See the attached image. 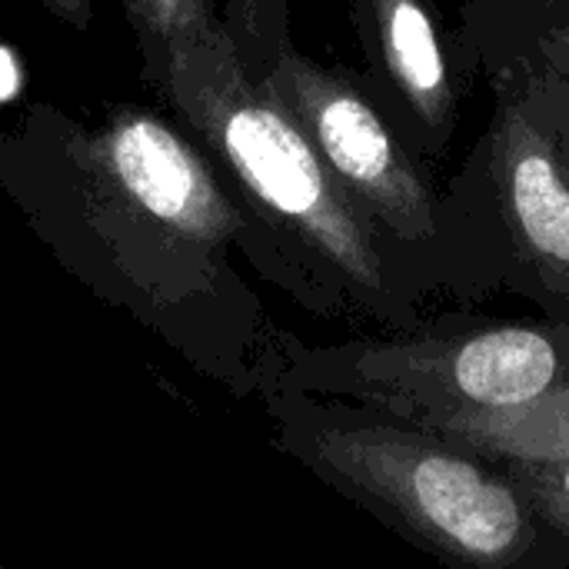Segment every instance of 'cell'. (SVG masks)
I'll return each instance as SVG.
<instances>
[{
  "label": "cell",
  "instance_id": "6da1fadb",
  "mask_svg": "<svg viewBox=\"0 0 569 569\" xmlns=\"http://www.w3.org/2000/svg\"><path fill=\"white\" fill-rule=\"evenodd\" d=\"M10 187L60 263L197 377L233 397L277 383L287 330L230 263L243 210L163 117L120 107L63 143L53 173Z\"/></svg>",
  "mask_w": 569,
  "mask_h": 569
},
{
  "label": "cell",
  "instance_id": "7a4b0ae2",
  "mask_svg": "<svg viewBox=\"0 0 569 569\" xmlns=\"http://www.w3.org/2000/svg\"><path fill=\"white\" fill-rule=\"evenodd\" d=\"M160 93L247 220V260L320 320L410 330L430 287L323 167L300 127L250 80L217 20L180 47Z\"/></svg>",
  "mask_w": 569,
  "mask_h": 569
},
{
  "label": "cell",
  "instance_id": "3957f363",
  "mask_svg": "<svg viewBox=\"0 0 569 569\" xmlns=\"http://www.w3.org/2000/svg\"><path fill=\"white\" fill-rule=\"evenodd\" d=\"M270 443L447 569H569V543L477 447L287 383L260 393Z\"/></svg>",
  "mask_w": 569,
  "mask_h": 569
},
{
  "label": "cell",
  "instance_id": "277c9868",
  "mask_svg": "<svg viewBox=\"0 0 569 569\" xmlns=\"http://www.w3.org/2000/svg\"><path fill=\"white\" fill-rule=\"evenodd\" d=\"M277 383L417 423L523 407L569 377V320L440 313L397 333L307 343L283 333Z\"/></svg>",
  "mask_w": 569,
  "mask_h": 569
},
{
  "label": "cell",
  "instance_id": "5b68a950",
  "mask_svg": "<svg viewBox=\"0 0 569 569\" xmlns=\"http://www.w3.org/2000/svg\"><path fill=\"white\" fill-rule=\"evenodd\" d=\"M443 293H517L569 320V143L507 90L473 177L440 197Z\"/></svg>",
  "mask_w": 569,
  "mask_h": 569
},
{
  "label": "cell",
  "instance_id": "8992f818",
  "mask_svg": "<svg viewBox=\"0 0 569 569\" xmlns=\"http://www.w3.org/2000/svg\"><path fill=\"white\" fill-rule=\"evenodd\" d=\"M260 83L430 293H443L440 197L357 80L290 47Z\"/></svg>",
  "mask_w": 569,
  "mask_h": 569
},
{
  "label": "cell",
  "instance_id": "52a82bcc",
  "mask_svg": "<svg viewBox=\"0 0 569 569\" xmlns=\"http://www.w3.org/2000/svg\"><path fill=\"white\" fill-rule=\"evenodd\" d=\"M353 13L380 87L423 147L443 150L457 120V83L430 0H353Z\"/></svg>",
  "mask_w": 569,
  "mask_h": 569
},
{
  "label": "cell",
  "instance_id": "ba28073f",
  "mask_svg": "<svg viewBox=\"0 0 569 569\" xmlns=\"http://www.w3.org/2000/svg\"><path fill=\"white\" fill-rule=\"evenodd\" d=\"M423 427L443 430L493 460H569V377L523 407Z\"/></svg>",
  "mask_w": 569,
  "mask_h": 569
},
{
  "label": "cell",
  "instance_id": "9c48e42d",
  "mask_svg": "<svg viewBox=\"0 0 569 569\" xmlns=\"http://www.w3.org/2000/svg\"><path fill=\"white\" fill-rule=\"evenodd\" d=\"M143 53V77L160 90L173 53L203 37L217 20L213 0H120Z\"/></svg>",
  "mask_w": 569,
  "mask_h": 569
},
{
  "label": "cell",
  "instance_id": "30bf717a",
  "mask_svg": "<svg viewBox=\"0 0 569 569\" xmlns=\"http://www.w3.org/2000/svg\"><path fill=\"white\" fill-rule=\"evenodd\" d=\"M220 23L233 40V50L250 73V80H263L270 67L290 50L287 27V0H223Z\"/></svg>",
  "mask_w": 569,
  "mask_h": 569
},
{
  "label": "cell",
  "instance_id": "8fae6325",
  "mask_svg": "<svg viewBox=\"0 0 569 569\" xmlns=\"http://www.w3.org/2000/svg\"><path fill=\"white\" fill-rule=\"evenodd\" d=\"M523 83H517L537 113L569 140V30H547L520 57Z\"/></svg>",
  "mask_w": 569,
  "mask_h": 569
},
{
  "label": "cell",
  "instance_id": "7c38bea8",
  "mask_svg": "<svg viewBox=\"0 0 569 569\" xmlns=\"http://www.w3.org/2000/svg\"><path fill=\"white\" fill-rule=\"evenodd\" d=\"M543 523L569 543V460H497Z\"/></svg>",
  "mask_w": 569,
  "mask_h": 569
},
{
  "label": "cell",
  "instance_id": "4fadbf2b",
  "mask_svg": "<svg viewBox=\"0 0 569 569\" xmlns=\"http://www.w3.org/2000/svg\"><path fill=\"white\" fill-rule=\"evenodd\" d=\"M50 13H57L60 20H67L70 27H87L93 17V3L90 0H40Z\"/></svg>",
  "mask_w": 569,
  "mask_h": 569
},
{
  "label": "cell",
  "instance_id": "5bb4252c",
  "mask_svg": "<svg viewBox=\"0 0 569 569\" xmlns=\"http://www.w3.org/2000/svg\"><path fill=\"white\" fill-rule=\"evenodd\" d=\"M0 569H10V567H7V563H0Z\"/></svg>",
  "mask_w": 569,
  "mask_h": 569
}]
</instances>
